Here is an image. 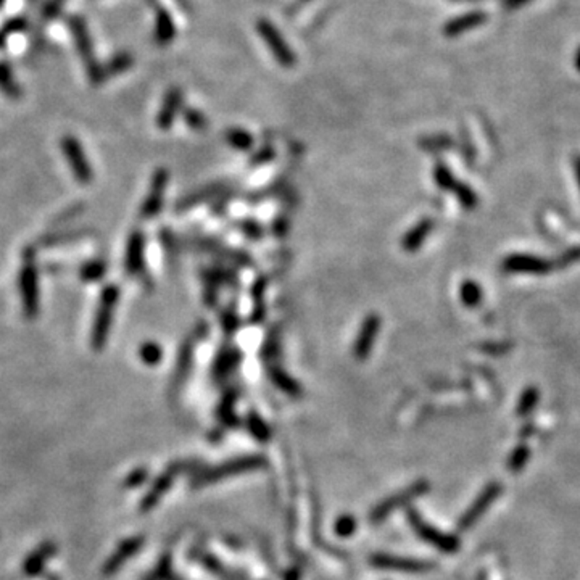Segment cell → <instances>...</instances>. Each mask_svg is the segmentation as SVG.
Segmentation results:
<instances>
[{
    "label": "cell",
    "mask_w": 580,
    "mask_h": 580,
    "mask_svg": "<svg viewBox=\"0 0 580 580\" xmlns=\"http://www.w3.org/2000/svg\"><path fill=\"white\" fill-rule=\"evenodd\" d=\"M269 379L274 382V386L277 387V389L284 392V394L290 395V396H299L301 394V389L299 386V382L294 381L289 374L286 371H282L281 368H271L269 369Z\"/></svg>",
    "instance_id": "21"
},
{
    "label": "cell",
    "mask_w": 580,
    "mask_h": 580,
    "mask_svg": "<svg viewBox=\"0 0 580 580\" xmlns=\"http://www.w3.org/2000/svg\"><path fill=\"white\" fill-rule=\"evenodd\" d=\"M89 236L88 229H73V231H57V232H47V234L40 237L38 240V249H52V247H62L66 244H73V242L84 239Z\"/></svg>",
    "instance_id": "19"
},
{
    "label": "cell",
    "mask_w": 580,
    "mask_h": 580,
    "mask_svg": "<svg viewBox=\"0 0 580 580\" xmlns=\"http://www.w3.org/2000/svg\"><path fill=\"white\" fill-rule=\"evenodd\" d=\"M538 400V392L535 389H529L524 392V395L520 396L519 406H518V414L519 416H526L532 411L533 406L537 405Z\"/></svg>",
    "instance_id": "34"
},
{
    "label": "cell",
    "mask_w": 580,
    "mask_h": 580,
    "mask_svg": "<svg viewBox=\"0 0 580 580\" xmlns=\"http://www.w3.org/2000/svg\"><path fill=\"white\" fill-rule=\"evenodd\" d=\"M84 212V203H75L71 205V207H68L66 210H63V212L58 214L57 218H55L53 221V227H63L66 225V223H70L71 219H75L79 216V214Z\"/></svg>",
    "instance_id": "32"
},
{
    "label": "cell",
    "mask_w": 580,
    "mask_h": 580,
    "mask_svg": "<svg viewBox=\"0 0 580 580\" xmlns=\"http://www.w3.org/2000/svg\"><path fill=\"white\" fill-rule=\"evenodd\" d=\"M171 577V555L166 553L163 555L160 561L155 566L152 572L147 574V577L144 580H170Z\"/></svg>",
    "instance_id": "28"
},
{
    "label": "cell",
    "mask_w": 580,
    "mask_h": 580,
    "mask_svg": "<svg viewBox=\"0 0 580 580\" xmlns=\"http://www.w3.org/2000/svg\"><path fill=\"white\" fill-rule=\"evenodd\" d=\"M531 458V449L527 445H519L516 446L513 453H511L508 459V469L511 472H519L522 471L524 466Z\"/></svg>",
    "instance_id": "27"
},
{
    "label": "cell",
    "mask_w": 580,
    "mask_h": 580,
    "mask_svg": "<svg viewBox=\"0 0 580 580\" xmlns=\"http://www.w3.org/2000/svg\"><path fill=\"white\" fill-rule=\"evenodd\" d=\"M456 190V197L459 199V202L464 205V207L471 208L474 203H476V195H474V192L469 189L468 186H455Z\"/></svg>",
    "instance_id": "36"
},
{
    "label": "cell",
    "mask_w": 580,
    "mask_h": 580,
    "mask_svg": "<svg viewBox=\"0 0 580 580\" xmlns=\"http://www.w3.org/2000/svg\"><path fill=\"white\" fill-rule=\"evenodd\" d=\"M184 120L194 131H203L208 125L207 118H205L203 113L194 108L184 110Z\"/></svg>",
    "instance_id": "33"
},
{
    "label": "cell",
    "mask_w": 580,
    "mask_h": 580,
    "mask_svg": "<svg viewBox=\"0 0 580 580\" xmlns=\"http://www.w3.org/2000/svg\"><path fill=\"white\" fill-rule=\"evenodd\" d=\"M432 229H433V221L431 218L421 219V221H419L418 225L403 237V242H401V244H403V249L408 250V252H416L419 247L423 245V242L427 239L429 234H431Z\"/></svg>",
    "instance_id": "20"
},
{
    "label": "cell",
    "mask_w": 580,
    "mask_h": 580,
    "mask_svg": "<svg viewBox=\"0 0 580 580\" xmlns=\"http://www.w3.org/2000/svg\"><path fill=\"white\" fill-rule=\"evenodd\" d=\"M55 553H57V545H55L53 542H44L42 545H39L33 553L23 561V574H25L26 577H38L39 574H42L44 566L47 564V561L52 558Z\"/></svg>",
    "instance_id": "15"
},
{
    "label": "cell",
    "mask_w": 580,
    "mask_h": 580,
    "mask_svg": "<svg viewBox=\"0 0 580 580\" xmlns=\"http://www.w3.org/2000/svg\"><path fill=\"white\" fill-rule=\"evenodd\" d=\"M575 173H577V179H579V184H580V158L577 160V162H575Z\"/></svg>",
    "instance_id": "42"
},
{
    "label": "cell",
    "mask_w": 580,
    "mask_h": 580,
    "mask_svg": "<svg viewBox=\"0 0 580 580\" xmlns=\"http://www.w3.org/2000/svg\"><path fill=\"white\" fill-rule=\"evenodd\" d=\"M371 564L374 568L382 570H396V572H408V574H419L427 572L433 568L432 563L413 558H400V556H392L386 553H379L371 556Z\"/></svg>",
    "instance_id": "11"
},
{
    "label": "cell",
    "mask_w": 580,
    "mask_h": 580,
    "mask_svg": "<svg viewBox=\"0 0 580 580\" xmlns=\"http://www.w3.org/2000/svg\"><path fill=\"white\" fill-rule=\"evenodd\" d=\"M237 326H239V318L234 312H226L223 314V327L226 332H234Z\"/></svg>",
    "instance_id": "38"
},
{
    "label": "cell",
    "mask_w": 580,
    "mask_h": 580,
    "mask_svg": "<svg viewBox=\"0 0 580 580\" xmlns=\"http://www.w3.org/2000/svg\"><path fill=\"white\" fill-rule=\"evenodd\" d=\"M503 268L508 273H548L550 271V263L537 257H527V255H511L505 260Z\"/></svg>",
    "instance_id": "17"
},
{
    "label": "cell",
    "mask_w": 580,
    "mask_h": 580,
    "mask_svg": "<svg viewBox=\"0 0 580 580\" xmlns=\"http://www.w3.org/2000/svg\"><path fill=\"white\" fill-rule=\"evenodd\" d=\"M356 531V519L351 514H342L334 524V532L342 538L351 537Z\"/></svg>",
    "instance_id": "29"
},
{
    "label": "cell",
    "mask_w": 580,
    "mask_h": 580,
    "mask_svg": "<svg viewBox=\"0 0 580 580\" xmlns=\"http://www.w3.org/2000/svg\"><path fill=\"white\" fill-rule=\"evenodd\" d=\"M247 427H249L250 433L255 437V440L262 442V444H266L271 438V429L255 411L249 413V416H247Z\"/></svg>",
    "instance_id": "26"
},
{
    "label": "cell",
    "mask_w": 580,
    "mask_h": 580,
    "mask_svg": "<svg viewBox=\"0 0 580 580\" xmlns=\"http://www.w3.org/2000/svg\"><path fill=\"white\" fill-rule=\"evenodd\" d=\"M284 577H286V580H299L300 579V574H299V570H297V569H290V570H287V572L284 574Z\"/></svg>",
    "instance_id": "41"
},
{
    "label": "cell",
    "mask_w": 580,
    "mask_h": 580,
    "mask_svg": "<svg viewBox=\"0 0 580 580\" xmlns=\"http://www.w3.org/2000/svg\"><path fill=\"white\" fill-rule=\"evenodd\" d=\"M144 545V537H129L126 538V540H123L115 551H113V555L110 556V558L105 561L103 568H102V574L103 575H113L116 574L118 570H120L123 566H125L126 561H129L132 556H134L137 551L140 550Z\"/></svg>",
    "instance_id": "14"
},
{
    "label": "cell",
    "mask_w": 580,
    "mask_h": 580,
    "mask_svg": "<svg viewBox=\"0 0 580 580\" xmlns=\"http://www.w3.org/2000/svg\"><path fill=\"white\" fill-rule=\"evenodd\" d=\"M433 179H436V184L442 187V189H455L453 175H451V171L445 164H437L436 170H433Z\"/></svg>",
    "instance_id": "31"
},
{
    "label": "cell",
    "mask_w": 580,
    "mask_h": 580,
    "mask_svg": "<svg viewBox=\"0 0 580 580\" xmlns=\"http://www.w3.org/2000/svg\"><path fill=\"white\" fill-rule=\"evenodd\" d=\"M175 36L176 27L170 12L164 10L163 7L155 5V40L160 45H168L173 42Z\"/></svg>",
    "instance_id": "18"
},
{
    "label": "cell",
    "mask_w": 580,
    "mask_h": 580,
    "mask_svg": "<svg viewBox=\"0 0 580 580\" xmlns=\"http://www.w3.org/2000/svg\"><path fill=\"white\" fill-rule=\"evenodd\" d=\"M226 142L231 145L232 149L240 150V152H245V150H250L253 145V137L250 134L249 131L240 129V127H229V129L226 131Z\"/></svg>",
    "instance_id": "24"
},
{
    "label": "cell",
    "mask_w": 580,
    "mask_h": 580,
    "mask_svg": "<svg viewBox=\"0 0 580 580\" xmlns=\"http://www.w3.org/2000/svg\"><path fill=\"white\" fill-rule=\"evenodd\" d=\"M60 147L75 179L82 186H89L94 179V171L79 140L73 136H65L62 137Z\"/></svg>",
    "instance_id": "6"
},
{
    "label": "cell",
    "mask_w": 580,
    "mask_h": 580,
    "mask_svg": "<svg viewBox=\"0 0 580 580\" xmlns=\"http://www.w3.org/2000/svg\"><path fill=\"white\" fill-rule=\"evenodd\" d=\"M182 107V92L177 88H173L166 92L163 99L162 108L158 112V120L157 125L160 129L166 131L170 129L173 123H175L177 113Z\"/></svg>",
    "instance_id": "16"
},
{
    "label": "cell",
    "mask_w": 580,
    "mask_h": 580,
    "mask_svg": "<svg viewBox=\"0 0 580 580\" xmlns=\"http://www.w3.org/2000/svg\"><path fill=\"white\" fill-rule=\"evenodd\" d=\"M257 31L262 36L264 44L268 45V49L271 50L273 57L276 58V62L284 68H292L295 65V55L292 52L290 45L286 42V39L282 38L276 26L273 25L269 20H262L257 21Z\"/></svg>",
    "instance_id": "7"
},
{
    "label": "cell",
    "mask_w": 580,
    "mask_h": 580,
    "mask_svg": "<svg viewBox=\"0 0 580 580\" xmlns=\"http://www.w3.org/2000/svg\"><path fill=\"white\" fill-rule=\"evenodd\" d=\"M242 231H244V234L252 237V239H260L262 237V226L255 221H245L244 226H242Z\"/></svg>",
    "instance_id": "39"
},
{
    "label": "cell",
    "mask_w": 580,
    "mask_h": 580,
    "mask_svg": "<svg viewBox=\"0 0 580 580\" xmlns=\"http://www.w3.org/2000/svg\"><path fill=\"white\" fill-rule=\"evenodd\" d=\"M266 466V458L262 455H249V456H240V458L226 461L225 464H219L216 468L207 469V471L197 474L192 481V487L199 488L203 486H210V483L225 481V479L231 476H237V474H244L250 471H257Z\"/></svg>",
    "instance_id": "3"
},
{
    "label": "cell",
    "mask_w": 580,
    "mask_h": 580,
    "mask_svg": "<svg viewBox=\"0 0 580 580\" xmlns=\"http://www.w3.org/2000/svg\"><path fill=\"white\" fill-rule=\"evenodd\" d=\"M168 181H170V173L164 168H158L153 173L152 181H150L149 194L145 197L142 207H140V216L144 219H150L162 212L163 200H164V190L168 187Z\"/></svg>",
    "instance_id": "10"
},
{
    "label": "cell",
    "mask_w": 580,
    "mask_h": 580,
    "mask_svg": "<svg viewBox=\"0 0 580 580\" xmlns=\"http://www.w3.org/2000/svg\"><path fill=\"white\" fill-rule=\"evenodd\" d=\"M408 520L411 527L414 529V532L429 545L436 546L437 550L444 551V553H455V551L459 550L458 537L451 535V533H445L438 531L437 527L431 526V524L421 518V514L416 509H408Z\"/></svg>",
    "instance_id": "5"
},
{
    "label": "cell",
    "mask_w": 580,
    "mask_h": 580,
    "mask_svg": "<svg viewBox=\"0 0 580 580\" xmlns=\"http://www.w3.org/2000/svg\"><path fill=\"white\" fill-rule=\"evenodd\" d=\"M105 274H107V262L100 258L89 260L79 268V277L82 282H99L103 279Z\"/></svg>",
    "instance_id": "23"
},
{
    "label": "cell",
    "mask_w": 580,
    "mask_h": 580,
    "mask_svg": "<svg viewBox=\"0 0 580 580\" xmlns=\"http://www.w3.org/2000/svg\"><path fill=\"white\" fill-rule=\"evenodd\" d=\"M187 468H189V466H187L186 463H175L171 464L170 468L164 469V471L158 476L157 481L153 482V486L150 487L147 495L144 496L142 501H140V506H139L140 513H149L150 509L155 508L160 499H162L164 493L170 490V487L173 486V482H175L177 474L184 472Z\"/></svg>",
    "instance_id": "9"
},
{
    "label": "cell",
    "mask_w": 580,
    "mask_h": 580,
    "mask_svg": "<svg viewBox=\"0 0 580 580\" xmlns=\"http://www.w3.org/2000/svg\"><path fill=\"white\" fill-rule=\"evenodd\" d=\"M118 301H120V287L115 284L105 286L100 292L92 331H90V345L95 351H102L107 345Z\"/></svg>",
    "instance_id": "2"
},
{
    "label": "cell",
    "mask_w": 580,
    "mask_h": 580,
    "mask_svg": "<svg viewBox=\"0 0 580 580\" xmlns=\"http://www.w3.org/2000/svg\"><path fill=\"white\" fill-rule=\"evenodd\" d=\"M461 300H463L468 307H474V305H477L479 301H481V289H479L476 282H464L463 287H461Z\"/></svg>",
    "instance_id": "30"
},
{
    "label": "cell",
    "mask_w": 580,
    "mask_h": 580,
    "mask_svg": "<svg viewBox=\"0 0 580 580\" xmlns=\"http://www.w3.org/2000/svg\"><path fill=\"white\" fill-rule=\"evenodd\" d=\"M147 476H149V471L145 468H137V469H134V471H132L129 476L126 477V481H125V487L126 488H134V487H139V486H142V483L147 481Z\"/></svg>",
    "instance_id": "35"
},
{
    "label": "cell",
    "mask_w": 580,
    "mask_h": 580,
    "mask_svg": "<svg viewBox=\"0 0 580 580\" xmlns=\"http://www.w3.org/2000/svg\"><path fill=\"white\" fill-rule=\"evenodd\" d=\"M129 66H131V57L129 55L123 53V55H118L115 60H113L112 65H110V70H112L113 73H120V71L127 70Z\"/></svg>",
    "instance_id": "37"
},
{
    "label": "cell",
    "mask_w": 580,
    "mask_h": 580,
    "mask_svg": "<svg viewBox=\"0 0 580 580\" xmlns=\"http://www.w3.org/2000/svg\"><path fill=\"white\" fill-rule=\"evenodd\" d=\"M500 493H501V486L499 482L488 483V486L481 492V495L474 500V503L469 506V508L464 511V514L459 518L458 520L459 531H468V529H471L474 524L482 518V514L490 508L493 501L499 499Z\"/></svg>",
    "instance_id": "8"
},
{
    "label": "cell",
    "mask_w": 580,
    "mask_h": 580,
    "mask_svg": "<svg viewBox=\"0 0 580 580\" xmlns=\"http://www.w3.org/2000/svg\"><path fill=\"white\" fill-rule=\"evenodd\" d=\"M429 488H431V486H429L427 481H418L414 482L413 486L405 488V490L395 493V495L389 496V499L382 500L381 503H379L376 508H373L371 513H369V522L381 524L382 520L389 518L394 511H396L399 508H403L405 505L411 503L413 500H416L419 499V496H423L424 493H427Z\"/></svg>",
    "instance_id": "4"
},
{
    "label": "cell",
    "mask_w": 580,
    "mask_h": 580,
    "mask_svg": "<svg viewBox=\"0 0 580 580\" xmlns=\"http://www.w3.org/2000/svg\"><path fill=\"white\" fill-rule=\"evenodd\" d=\"M379 331H381V318H379L377 314H369V316L364 318L353 345V353L356 360L363 362L364 358H368V355L371 353L373 350L374 342L377 339Z\"/></svg>",
    "instance_id": "13"
},
{
    "label": "cell",
    "mask_w": 580,
    "mask_h": 580,
    "mask_svg": "<svg viewBox=\"0 0 580 580\" xmlns=\"http://www.w3.org/2000/svg\"><path fill=\"white\" fill-rule=\"evenodd\" d=\"M273 155H274V152H273V149L271 147H263L262 150H260V152L255 155V157L252 158V164H262V163H264V162H269V160L273 158Z\"/></svg>",
    "instance_id": "40"
},
{
    "label": "cell",
    "mask_w": 580,
    "mask_h": 580,
    "mask_svg": "<svg viewBox=\"0 0 580 580\" xmlns=\"http://www.w3.org/2000/svg\"><path fill=\"white\" fill-rule=\"evenodd\" d=\"M137 355H139V360L145 364V366H158L163 358V350L157 342L149 340V342H144V344L139 346Z\"/></svg>",
    "instance_id": "25"
},
{
    "label": "cell",
    "mask_w": 580,
    "mask_h": 580,
    "mask_svg": "<svg viewBox=\"0 0 580 580\" xmlns=\"http://www.w3.org/2000/svg\"><path fill=\"white\" fill-rule=\"evenodd\" d=\"M145 268V236L142 231L136 229L127 237L125 252V271L127 276H140Z\"/></svg>",
    "instance_id": "12"
},
{
    "label": "cell",
    "mask_w": 580,
    "mask_h": 580,
    "mask_svg": "<svg viewBox=\"0 0 580 580\" xmlns=\"http://www.w3.org/2000/svg\"><path fill=\"white\" fill-rule=\"evenodd\" d=\"M240 353L237 350H226L218 356L213 366V376L216 379H223L227 376L231 369H234L239 364Z\"/></svg>",
    "instance_id": "22"
},
{
    "label": "cell",
    "mask_w": 580,
    "mask_h": 580,
    "mask_svg": "<svg viewBox=\"0 0 580 580\" xmlns=\"http://www.w3.org/2000/svg\"><path fill=\"white\" fill-rule=\"evenodd\" d=\"M38 247L27 245L23 250V262L18 276V290H20L23 314L27 319L38 318L40 310V286L39 268L36 264Z\"/></svg>",
    "instance_id": "1"
}]
</instances>
